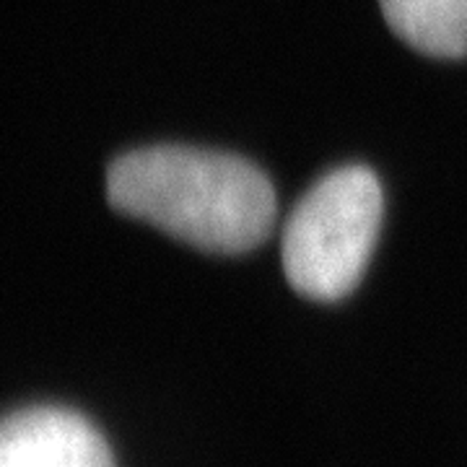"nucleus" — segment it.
<instances>
[{
    "mask_svg": "<svg viewBox=\"0 0 467 467\" xmlns=\"http://www.w3.org/2000/svg\"><path fill=\"white\" fill-rule=\"evenodd\" d=\"M107 198L198 250L239 254L275 226V190L242 156L190 146H150L119 156L107 171Z\"/></svg>",
    "mask_w": 467,
    "mask_h": 467,
    "instance_id": "nucleus-1",
    "label": "nucleus"
},
{
    "mask_svg": "<svg viewBox=\"0 0 467 467\" xmlns=\"http://www.w3.org/2000/svg\"><path fill=\"white\" fill-rule=\"evenodd\" d=\"M382 211V187L367 167H340L312 184L284 226V273L294 291L346 299L367 273Z\"/></svg>",
    "mask_w": 467,
    "mask_h": 467,
    "instance_id": "nucleus-2",
    "label": "nucleus"
},
{
    "mask_svg": "<svg viewBox=\"0 0 467 467\" xmlns=\"http://www.w3.org/2000/svg\"><path fill=\"white\" fill-rule=\"evenodd\" d=\"M0 467H115V460L91 420L42 405L0 418Z\"/></svg>",
    "mask_w": 467,
    "mask_h": 467,
    "instance_id": "nucleus-3",
    "label": "nucleus"
},
{
    "mask_svg": "<svg viewBox=\"0 0 467 467\" xmlns=\"http://www.w3.org/2000/svg\"><path fill=\"white\" fill-rule=\"evenodd\" d=\"M389 29L431 57L467 55V0H379Z\"/></svg>",
    "mask_w": 467,
    "mask_h": 467,
    "instance_id": "nucleus-4",
    "label": "nucleus"
}]
</instances>
